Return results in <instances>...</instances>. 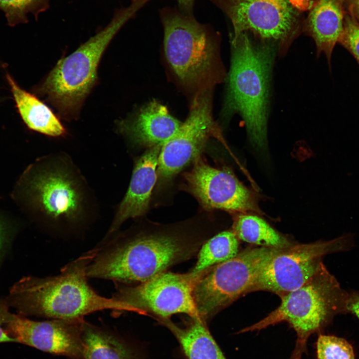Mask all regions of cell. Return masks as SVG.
Listing matches in <instances>:
<instances>
[{"label":"cell","mask_w":359,"mask_h":359,"mask_svg":"<svg viewBox=\"0 0 359 359\" xmlns=\"http://www.w3.org/2000/svg\"><path fill=\"white\" fill-rule=\"evenodd\" d=\"M199 224H151L98 245L88 278L123 284L145 281L197 254L210 237Z\"/></svg>","instance_id":"cell-1"},{"label":"cell","mask_w":359,"mask_h":359,"mask_svg":"<svg viewBox=\"0 0 359 359\" xmlns=\"http://www.w3.org/2000/svg\"><path fill=\"white\" fill-rule=\"evenodd\" d=\"M95 247L67 264L56 276H27L10 290L9 306L22 316L50 319H84V316L104 310L131 311L124 303L103 297L88 282L87 268L95 256Z\"/></svg>","instance_id":"cell-2"},{"label":"cell","mask_w":359,"mask_h":359,"mask_svg":"<svg viewBox=\"0 0 359 359\" xmlns=\"http://www.w3.org/2000/svg\"><path fill=\"white\" fill-rule=\"evenodd\" d=\"M231 57L223 114H239L255 147L267 144L270 76L275 45L255 43L249 33L231 37Z\"/></svg>","instance_id":"cell-3"},{"label":"cell","mask_w":359,"mask_h":359,"mask_svg":"<svg viewBox=\"0 0 359 359\" xmlns=\"http://www.w3.org/2000/svg\"><path fill=\"white\" fill-rule=\"evenodd\" d=\"M162 20L168 67L192 99L225 80L218 36L190 15L175 10H163Z\"/></svg>","instance_id":"cell-4"},{"label":"cell","mask_w":359,"mask_h":359,"mask_svg":"<svg viewBox=\"0 0 359 359\" xmlns=\"http://www.w3.org/2000/svg\"><path fill=\"white\" fill-rule=\"evenodd\" d=\"M148 2L132 0L102 30L58 61L34 92L44 97L66 120L75 119L97 80V69L107 46L122 27Z\"/></svg>","instance_id":"cell-5"},{"label":"cell","mask_w":359,"mask_h":359,"mask_svg":"<svg viewBox=\"0 0 359 359\" xmlns=\"http://www.w3.org/2000/svg\"><path fill=\"white\" fill-rule=\"evenodd\" d=\"M280 297L277 308L239 333L260 331L286 322L296 332L297 340L307 344L311 335L326 327L336 315L347 314L348 291L324 263L305 283Z\"/></svg>","instance_id":"cell-6"},{"label":"cell","mask_w":359,"mask_h":359,"mask_svg":"<svg viewBox=\"0 0 359 359\" xmlns=\"http://www.w3.org/2000/svg\"><path fill=\"white\" fill-rule=\"evenodd\" d=\"M281 249L247 248L202 272L193 289L199 318L206 322L247 294L261 270Z\"/></svg>","instance_id":"cell-7"},{"label":"cell","mask_w":359,"mask_h":359,"mask_svg":"<svg viewBox=\"0 0 359 359\" xmlns=\"http://www.w3.org/2000/svg\"><path fill=\"white\" fill-rule=\"evenodd\" d=\"M230 18L232 37L252 33L261 42L278 46L283 55L303 24L300 11L289 0H210Z\"/></svg>","instance_id":"cell-8"},{"label":"cell","mask_w":359,"mask_h":359,"mask_svg":"<svg viewBox=\"0 0 359 359\" xmlns=\"http://www.w3.org/2000/svg\"><path fill=\"white\" fill-rule=\"evenodd\" d=\"M353 236L346 234L328 241L293 244L281 249L261 270L248 293L267 291L279 297L301 286L323 264L328 254L350 250Z\"/></svg>","instance_id":"cell-9"},{"label":"cell","mask_w":359,"mask_h":359,"mask_svg":"<svg viewBox=\"0 0 359 359\" xmlns=\"http://www.w3.org/2000/svg\"><path fill=\"white\" fill-rule=\"evenodd\" d=\"M33 168L27 175L24 191L30 204L52 222L74 223L84 215V187L74 172L63 165Z\"/></svg>","instance_id":"cell-10"},{"label":"cell","mask_w":359,"mask_h":359,"mask_svg":"<svg viewBox=\"0 0 359 359\" xmlns=\"http://www.w3.org/2000/svg\"><path fill=\"white\" fill-rule=\"evenodd\" d=\"M200 275L165 271L135 285L119 283L112 297L132 312L150 313L161 320L179 313L199 318L193 289Z\"/></svg>","instance_id":"cell-11"},{"label":"cell","mask_w":359,"mask_h":359,"mask_svg":"<svg viewBox=\"0 0 359 359\" xmlns=\"http://www.w3.org/2000/svg\"><path fill=\"white\" fill-rule=\"evenodd\" d=\"M212 90L191 100L185 121L176 133L161 146L157 166V180L164 184L200 157L210 138L223 142L221 129L212 111Z\"/></svg>","instance_id":"cell-12"},{"label":"cell","mask_w":359,"mask_h":359,"mask_svg":"<svg viewBox=\"0 0 359 359\" xmlns=\"http://www.w3.org/2000/svg\"><path fill=\"white\" fill-rule=\"evenodd\" d=\"M183 178L184 189L205 210L261 212L254 193L227 169L211 167L199 157Z\"/></svg>","instance_id":"cell-13"},{"label":"cell","mask_w":359,"mask_h":359,"mask_svg":"<svg viewBox=\"0 0 359 359\" xmlns=\"http://www.w3.org/2000/svg\"><path fill=\"white\" fill-rule=\"evenodd\" d=\"M84 319L35 321L12 314L5 324L8 335L20 343L43 352L83 359L81 339Z\"/></svg>","instance_id":"cell-14"},{"label":"cell","mask_w":359,"mask_h":359,"mask_svg":"<svg viewBox=\"0 0 359 359\" xmlns=\"http://www.w3.org/2000/svg\"><path fill=\"white\" fill-rule=\"evenodd\" d=\"M161 146L148 148L136 160L127 192L101 243L108 241L126 220L140 217L147 212L152 190L158 179L157 166Z\"/></svg>","instance_id":"cell-15"},{"label":"cell","mask_w":359,"mask_h":359,"mask_svg":"<svg viewBox=\"0 0 359 359\" xmlns=\"http://www.w3.org/2000/svg\"><path fill=\"white\" fill-rule=\"evenodd\" d=\"M182 124L170 113L166 106L153 100L131 118L121 121L119 127L133 144L149 148L162 146Z\"/></svg>","instance_id":"cell-16"},{"label":"cell","mask_w":359,"mask_h":359,"mask_svg":"<svg viewBox=\"0 0 359 359\" xmlns=\"http://www.w3.org/2000/svg\"><path fill=\"white\" fill-rule=\"evenodd\" d=\"M304 30L314 40L318 56L325 55L329 68L332 53L344 29L345 0H312Z\"/></svg>","instance_id":"cell-17"},{"label":"cell","mask_w":359,"mask_h":359,"mask_svg":"<svg viewBox=\"0 0 359 359\" xmlns=\"http://www.w3.org/2000/svg\"><path fill=\"white\" fill-rule=\"evenodd\" d=\"M6 78L17 111L29 129L51 137L65 134L64 127L48 106L36 96L22 89L8 74Z\"/></svg>","instance_id":"cell-18"},{"label":"cell","mask_w":359,"mask_h":359,"mask_svg":"<svg viewBox=\"0 0 359 359\" xmlns=\"http://www.w3.org/2000/svg\"><path fill=\"white\" fill-rule=\"evenodd\" d=\"M191 319L183 328L162 320L178 339L188 359H226L210 334L205 322L200 318Z\"/></svg>","instance_id":"cell-19"},{"label":"cell","mask_w":359,"mask_h":359,"mask_svg":"<svg viewBox=\"0 0 359 359\" xmlns=\"http://www.w3.org/2000/svg\"><path fill=\"white\" fill-rule=\"evenodd\" d=\"M83 359H138L135 352L115 335L84 322Z\"/></svg>","instance_id":"cell-20"},{"label":"cell","mask_w":359,"mask_h":359,"mask_svg":"<svg viewBox=\"0 0 359 359\" xmlns=\"http://www.w3.org/2000/svg\"><path fill=\"white\" fill-rule=\"evenodd\" d=\"M232 231L238 240L261 247L283 248L293 244L263 219L249 213L235 216Z\"/></svg>","instance_id":"cell-21"},{"label":"cell","mask_w":359,"mask_h":359,"mask_svg":"<svg viewBox=\"0 0 359 359\" xmlns=\"http://www.w3.org/2000/svg\"><path fill=\"white\" fill-rule=\"evenodd\" d=\"M239 240L232 230L223 231L208 238L197 253V260L189 271L194 275L235 256L239 251Z\"/></svg>","instance_id":"cell-22"},{"label":"cell","mask_w":359,"mask_h":359,"mask_svg":"<svg viewBox=\"0 0 359 359\" xmlns=\"http://www.w3.org/2000/svg\"><path fill=\"white\" fill-rule=\"evenodd\" d=\"M48 0H0V9L11 26L28 22L27 15L38 14L48 8Z\"/></svg>","instance_id":"cell-23"},{"label":"cell","mask_w":359,"mask_h":359,"mask_svg":"<svg viewBox=\"0 0 359 359\" xmlns=\"http://www.w3.org/2000/svg\"><path fill=\"white\" fill-rule=\"evenodd\" d=\"M318 359H355L353 347L344 339L321 335L317 342Z\"/></svg>","instance_id":"cell-24"},{"label":"cell","mask_w":359,"mask_h":359,"mask_svg":"<svg viewBox=\"0 0 359 359\" xmlns=\"http://www.w3.org/2000/svg\"><path fill=\"white\" fill-rule=\"evenodd\" d=\"M339 43L347 50L359 64V22L351 14H345L344 29Z\"/></svg>","instance_id":"cell-25"},{"label":"cell","mask_w":359,"mask_h":359,"mask_svg":"<svg viewBox=\"0 0 359 359\" xmlns=\"http://www.w3.org/2000/svg\"><path fill=\"white\" fill-rule=\"evenodd\" d=\"M9 305L6 300H0V343L16 342L4 330V325L8 321L11 314L8 311Z\"/></svg>","instance_id":"cell-26"},{"label":"cell","mask_w":359,"mask_h":359,"mask_svg":"<svg viewBox=\"0 0 359 359\" xmlns=\"http://www.w3.org/2000/svg\"><path fill=\"white\" fill-rule=\"evenodd\" d=\"M347 311V314H352L359 320V291L352 290L348 292Z\"/></svg>","instance_id":"cell-27"},{"label":"cell","mask_w":359,"mask_h":359,"mask_svg":"<svg viewBox=\"0 0 359 359\" xmlns=\"http://www.w3.org/2000/svg\"><path fill=\"white\" fill-rule=\"evenodd\" d=\"M8 236L6 227L0 219V260L7 244Z\"/></svg>","instance_id":"cell-28"},{"label":"cell","mask_w":359,"mask_h":359,"mask_svg":"<svg viewBox=\"0 0 359 359\" xmlns=\"http://www.w3.org/2000/svg\"><path fill=\"white\" fill-rule=\"evenodd\" d=\"M306 344L297 340L295 347L289 359H301L302 354L305 351Z\"/></svg>","instance_id":"cell-29"},{"label":"cell","mask_w":359,"mask_h":359,"mask_svg":"<svg viewBox=\"0 0 359 359\" xmlns=\"http://www.w3.org/2000/svg\"><path fill=\"white\" fill-rule=\"evenodd\" d=\"M293 4L301 11L309 10L312 3V0H289Z\"/></svg>","instance_id":"cell-30"},{"label":"cell","mask_w":359,"mask_h":359,"mask_svg":"<svg viewBox=\"0 0 359 359\" xmlns=\"http://www.w3.org/2000/svg\"><path fill=\"white\" fill-rule=\"evenodd\" d=\"M351 14L359 22V0H349Z\"/></svg>","instance_id":"cell-31"},{"label":"cell","mask_w":359,"mask_h":359,"mask_svg":"<svg viewBox=\"0 0 359 359\" xmlns=\"http://www.w3.org/2000/svg\"><path fill=\"white\" fill-rule=\"evenodd\" d=\"M180 8L187 14L191 11L194 0H177Z\"/></svg>","instance_id":"cell-32"}]
</instances>
